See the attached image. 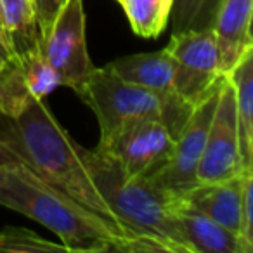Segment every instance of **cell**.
<instances>
[{"label":"cell","instance_id":"ba28073f","mask_svg":"<svg viewBox=\"0 0 253 253\" xmlns=\"http://www.w3.org/2000/svg\"><path fill=\"white\" fill-rule=\"evenodd\" d=\"M165 50L172 61L173 88L177 95L194 108L222 77L218 73V52L213 32L172 33Z\"/></svg>","mask_w":253,"mask_h":253},{"label":"cell","instance_id":"2e32d148","mask_svg":"<svg viewBox=\"0 0 253 253\" xmlns=\"http://www.w3.org/2000/svg\"><path fill=\"white\" fill-rule=\"evenodd\" d=\"M2 42L11 54L40 45L33 0H0Z\"/></svg>","mask_w":253,"mask_h":253},{"label":"cell","instance_id":"d4e9b609","mask_svg":"<svg viewBox=\"0 0 253 253\" xmlns=\"http://www.w3.org/2000/svg\"><path fill=\"white\" fill-rule=\"evenodd\" d=\"M116 2H120V0H116Z\"/></svg>","mask_w":253,"mask_h":253},{"label":"cell","instance_id":"9a60e30c","mask_svg":"<svg viewBox=\"0 0 253 253\" xmlns=\"http://www.w3.org/2000/svg\"><path fill=\"white\" fill-rule=\"evenodd\" d=\"M225 77L234 90V115L238 128L241 170L253 172V49L241 57Z\"/></svg>","mask_w":253,"mask_h":253},{"label":"cell","instance_id":"d6986e66","mask_svg":"<svg viewBox=\"0 0 253 253\" xmlns=\"http://www.w3.org/2000/svg\"><path fill=\"white\" fill-rule=\"evenodd\" d=\"M70 253L63 243L49 241L32 229H0V253Z\"/></svg>","mask_w":253,"mask_h":253},{"label":"cell","instance_id":"44dd1931","mask_svg":"<svg viewBox=\"0 0 253 253\" xmlns=\"http://www.w3.org/2000/svg\"><path fill=\"white\" fill-rule=\"evenodd\" d=\"M64 4H66V0H33L37 30H39L40 39L49 33L50 26L54 25V21H56L57 14H59Z\"/></svg>","mask_w":253,"mask_h":253},{"label":"cell","instance_id":"e0dca14e","mask_svg":"<svg viewBox=\"0 0 253 253\" xmlns=\"http://www.w3.org/2000/svg\"><path fill=\"white\" fill-rule=\"evenodd\" d=\"M132 32L142 39H156L169 25L172 0H120Z\"/></svg>","mask_w":253,"mask_h":253},{"label":"cell","instance_id":"277c9868","mask_svg":"<svg viewBox=\"0 0 253 253\" xmlns=\"http://www.w3.org/2000/svg\"><path fill=\"white\" fill-rule=\"evenodd\" d=\"M173 142L160 118H134L99 137L94 151L115 162L128 177H149L165 165Z\"/></svg>","mask_w":253,"mask_h":253},{"label":"cell","instance_id":"9c48e42d","mask_svg":"<svg viewBox=\"0 0 253 253\" xmlns=\"http://www.w3.org/2000/svg\"><path fill=\"white\" fill-rule=\"evenodd\" d=\"M106 66L122 80L153 92L162 102L163 125L169 128L173 139L179 135L194 108L184 102L173 88L172 61L165 49L120 57Z\"/></svg>","mask_w":253,"mask_h":253},{"label":"cell","instance_id":"603a6c76","mask_svg":"<svg viewBox=\"0 0 253 253\" xmlns=\"http://www.w3.org/2000/svg\"><path fill=\"white\" fill-rule=\"evenodd\" d=\"M9 54H11V52H9V49L4 45V42H2V40H0V63H2V61H4L5 57L9 56Z\"/></svg>","mask_w":253,"mask_h":253},{"label":"cell","instance_id":"cb8c5ba5","mask_svg":"<svg viewBox=\"0 0 253 253\" xmlns=\"http://www.w3.org/2000/svg\"><path fill=\"white\" fill-rule=\"evenodd\" d=\"M0 40H2V26H0Z\"/></svg>","mask_w":253,"mask_h":253},{"label":"cell","instance_id":"7c38bea8","mask_svg":"<svg viewBox=\"0 0 253 253\" xmlns=\"http://www.w3.org/2000/svg\"><path fill=\"white\" fill-rule=\"evenodd\" d=\"M173 224L186 253H250L241 238L177 198Z\"/></svg>","mask_w":253,"mask_h":253},{"label":"cell","instance_id":"3957f363","mask_svg":"<svg viewBox=\"0 0 253 253\" xmlns=\"http://www.w3.org/2000/svg\"><path fill=\"white\" fill-rule=\"evenodd\" d=\"M78 153L128 239L153 236L165 243L172 253H186L173 224V205L179 196L162 189L148 177H128L115 162L94 149L78 146Z\"/></svg>","mask_w":253,"mask_h":253},{"label":"cell","instance_id":"ffe728a7","mask_svg":"<svg viewBox=\"0 0 253 253\" xmlns=\"http://www.w3.org/2000/svg\"><path fill=\"white\" fill-rule=\"evenodd\" d=\"M241 239L246 248L253 252V172L243 173Z\"/></svg>","mask_w":253,"mask_h":253},{"label":"cell","instance_id":"5b68a950","mask_svg":"<svg viewBox=\"0 0 253 253\" xmlns=\"http://www.w3.org/2000/svg\"><path fill=\"white\" fill-rule=\"evenodd\" d=\"M77 95L92 109L101 137L134 118H163L160 99L153 92L116 77L108 66L95 68Z\"/></svg>","mask_w":253,"mask_h":253},{"label":"cell","instance_id":"52a82bcc","mask_svg":"<svg viewBox=\"0 0 253 253\" xmlns=\"http://www.w3.org/2000/svg\"><path fill=\"white\" fill-rule=\"evenodd\" d=\"M224 77L225 75H222L217 80V84L213 85V88L208 92L207 97L194 106L187 122L184 123L179 135L175 137L172 153H170L165 165L148 177L156 186L175 194V196H180L198 184L196 172L200 167L201 156H203L207 134L210 128L211 118H213Z\"/></svg>","mask_w":253,"mask_h":253},{"label":"cell","instance_id":"30bf717a","mask_svg":"<svg viewBox=\"0 0 253 253\" xmlns=\"http://www.w3.org/2000/svg\"><path fill=\"white\" fill-rule=\"evenodd\" d=\"M61 87L59 78L43 57L40 45L26 52L9 54L0 63V115H21Z\"/></svg>","mask_w":253,"mask_h":253},{"label":"cell","instance_id":"8992f818","mask_svg":"<svg viewBox=\"0 0 253 253\" xmlns=\"http://www.w3.org/2000/svg\"><path fill=\"white\" fill-rule=\"evenodd\" d=\"M40 49L61 87L80 92L95 70L85 39L84 0H66L49 33L40 39Z\"/></svg>","mask_w":253,"mask_h":253},{"label":"cell","instance_id":"ac0fdd59","mask_svg":"<svg viewBox=\"0 0 253 253\" xmlns=\"http://www.w3.org/2000/svg\"><path fill=\"white\" fill-rule=\"evenodd\" d=\"M222 2L224 0H172V33L211 30Z\"/></svg>","mask_w":253,"mask_h":253},{"label":"cell","instance_id":"8fae6325","mask_svg":"<svg viewBox=\"0 0 253 253\" xmlns=\"http://www.w3.org/2000/svg\"><path fill=\"white\" fill-rule=\"evenodd\" d=\"M241 173L234 115V90L229 78L224 77L213 118L207 134L203 156L196 172V180L198 184H211L234 179Z\"/></svg>","mask_w":253,"mask_h":253},{"label":"cell","instance_id":"7a4b0ae2","mask_svg":"<svg viewBox=\"0 0 253 253\" xmlns=\"http://www.w3.org/2000/svg\"><path fill=\"white\" fill-rule=\"evenodd\" d=\"M9 170L0 207L45 225L75 252H123L128 236L104 217L82 207L70 196L37 179L18 163H0Z\"/></svg>","mask_w":253,"mask_h":253},{"label":"cell","instance_id":"4fadbf2b","mask_svg":"<svg viewBox=\"0 0 253 253\" xmlns=\"http://www.w3.org/2000/svg\"><path fill=\"white\" fill-rule=\"evenodd\" d=\"M253 0H224L213 23L218 52V73L227 75L253 49Z\"/></svg>","mask_w":253,"mask_h":253},{"label":"cell","instance_id":"5bb4252c","mask_svg":"<svg viewBox=\"0 0 253 253\" xmlns=\"http://www.w3.org/2000/svg\"><path fill=\"white\" fill-rule=\"evenodd\" d=\"M179 200L241 238L243 173L239 177L220 182L196 184L193 189L180 194Z\"/></svg>","mask_w":253,"mask_h":253},{"label":"cell","instance_id":"6da1fadb","mask_svg":"<svg viewBox=\"0 0 253 253\" xmlns=\"http://www.w3.org/2000/svg\"><path fill=\"white\" fill-rule=\"evenodd\" d=\"M78 146L45 101L33 102L14 118L0 115V163L25 167L37 179L120 227L88 175Z\"/></svg>","mask_w":253,"mask_h":253},{"label":"cell","instance_id":"7402d4cb","mask_svg":"<svg viewBox=\"0 0 253 253\" xmlns=\"http://www.w3.org/2000/svg\"><path fill=\"white\" fill-rule=\"evenodd\" d=\"M7 179H9V170L4 165H0V198H2V193L7 187Z\"/></svg>","mask_w":253,"mask_h":253}]
</instances>
